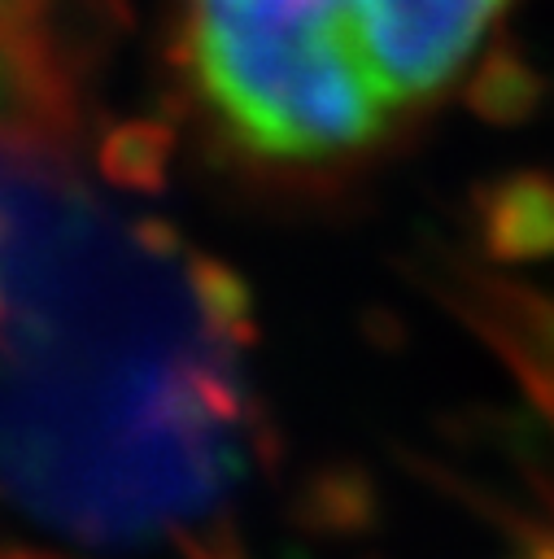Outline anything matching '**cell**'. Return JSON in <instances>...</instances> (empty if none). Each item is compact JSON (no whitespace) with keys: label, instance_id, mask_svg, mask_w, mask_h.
<instances>
[{"label":"cell","instance_id":"obj_2","mask_svg":"<svg viewBox=\"0 0 554 559\" xmlns=\"http://www.w3.org/2000/svg\"><path fill=\"white\" fill-rule=\"evenodd\" d=\"M515 0H188L209 122L275 170H332L432 109Z\"/></svg>","mask_w":554,"mask_h":559},{"label":"cell","instance_id":"obj_1","mask_svg":"<svg viewBox=\"0 0 554 559\" xmlns=\"http://www.w3.org/2000/svg\"><path fill=\"white\" fill-rule=\"evenodd\" d=\"M92 0H0V524L201 559L249 476L240 293L118 162Z\"/></svg>","mask_w":554,"mask_h":559},{"label":"cell","instance_id":"obj_3","mask_svg":"<svg viewBox=\"0 0 554 559\" xmlns=\"http://www.w3.org/2000/svg\"><path fill=\"white\" fill-rule=\"evenodd\" d=\"M458 288L502 384L493 459L475 485L489 559H554V288L497 271H467Z\"/></svg>","mask_w":554,"mask_h":559}]
</instances>
